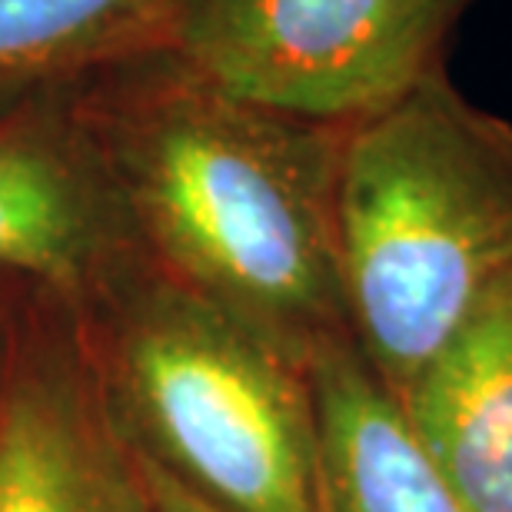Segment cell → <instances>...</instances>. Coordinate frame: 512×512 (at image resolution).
<instances>
[{
  "label": "cell",
  "mask_w": 512,
  "mask_h": 512,
  "mask_svg": "<svg viewBox=\"0 0 512 512\" xmlns=\"http://www.w3.org/2000/svg\"><path fill=\"white\" fill-rule=\"evenodd\" d=\"M0 512H153L77 316L44 293L0 340Z\"/></svg>",
  "instance_id": "5"
},
{
  "label": "cell",
  "mask_w": 512,
  "mask_h": 512,
  "mask_svg": "<svg viewBox=\"0 0 512 512\" xmlns=\"http://www.w3.org/2000/svg\"><path fill=\"white\" fill-rule=\"evenodd\" d=\"M170 0H0V114L167 44Z\"/></svg>",
  "instance_id": "9"
},
{
  "label": "cell",
  "mask_w": 512,
  "mask_h": 512,
  "mask_svg": "<svg viewBox=\"0 0 512 512\" xmlns=\"http://www.w3.org/2000/svg\"><path fill=\"white\" fill-rule=\"evenodd\" d=\"M476 0H170L173 57L250 104L350 127L443 67Z\"/></svg>",
  "instance_id": "4"
},
{
  "label": "cell",
  "mask_w": 512,
  "mask_h": 512,
  "mask_svg": "<svg viewBox=\"0 0 512 512\" xmlns=\"http://www.w3.org/2000/svg\"><path fill=\"white\" fill-rule=\"evenodd\" d=\"M336 253L350 340L403 399L512 273V120L443 64L346 127Z\"/></svg>",
  "instance_id": "2"
},
{
  "label": "cell",
  "mask_w": 512,
  "mask_h": 512,
  "mask_svg": "<svg viewBox=\"0 0 512 512\" xmlns=\"http://www.w3.org/2000/svg\"><path fill=\"white\" fill-rule=\"evenodd\" d=\"M74 316L120 426L150 466L220 512H316L303 366L147 256Z\"/></svg>",
  "instance_id": "3"
},
{
  "label": "cell",
  "mask_w": 512,
  "mask_h": 512,
  "mask_svg": "<svg viewBox=\"0 0 512 512\" xmlns=\"http://www.w3.org/2000/svg\"><path fill=\"white\" fill-rule=\"evenodd\" d=\"M143 256L310 370L350 340L336 253L346 127L250 104L170 50L74 94Z\"/></svg>",
  "instance_id": "1"
},
{
  "label": "cell",
  "mask_w": 512,
  "mask_h": 512,
  "mask_svg": "<svg viewBox=\"0 0 512 512\" xmlns=\"http://www.w3.org/2000/svg\"><path fill=\"white\" fill-rule=\"evenodd\" d=\"M316 512H469L353 340L310 363Z\"/></svg>",
  "instance_id": "7"
},
{
  "label": "cell",
  "mask_w": 512,
  "mask_h": 512,
  "mask_svg": "<svg viewBox=\"0 0 512 512\" xmlns=\"http://www.w3.org/2000/svg\"><path fill=\"white\" fill-rule=\"evenodd\" d=\"M147 466V479H150V493H153V512H220L217 506L203 503L200 496H193L190 489H183L177 479H170L167 473H160L157 466Z\"/></svg>",
  "instance_id": "10"
},
{
  "label": "cell",
  "mask_w": 512,
  "mask_h": 512,
  "mask_svg": "<svg viewBox=\"0 0 512 512\" xmlns=\"http://www.w3.org/2000/svg\"><path fill=\"white\" fill-rule=\"evenodd\" d=\"M399 403L469 512H512V273Z\"/></svg>",
  "instance_id": "8"
},
{
  "label": "cell",
  "mask_w": 512,
  "mask_h": 512,
  "mask_svg": "<svg viewBox=\"0 0 512 512\" xmlns=\"http://www.w3.org/2000/svg\"><path fill=\"white\" fill-rule=\"evenodd\" d=\"M140 260L74 94L0 114V273L84 313Z\"/></svg>",
  "instance_id": "6"
}]
</instances>
